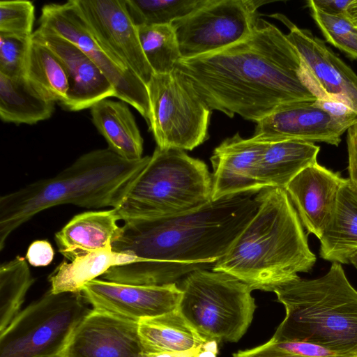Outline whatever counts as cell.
<instances>
[{
	"label": "cell",
	"mask_w": 357,
	"mask_h": 357,
	"mask_svg": "<svg viewBox=\"0 0 357 357\" xmlns=\"http://www.w3.org/2000/svg\"><path fill=\"white\" fill-rule=\"evenodd\" d=\"M259 192L211 200L173 216L124 221L112 248L135 262L112 267L101 278L162 285L195 271L212 268L257 212Z\"/></svg>",
	"instance_id": "cell-1"
},
{
	"label": "cell",
	"mask_w": 357,
	"mask_h": 357,
	"mask_svg": "<svg viewBox=\"0 0 357 357\" xmlns=\"http://www.w3.org/2000/svg\"><path fill=\"white\" fill-rule=\"evenodd\" d=\"M175 70L212 110L257 123L279 106L317 98L302 78L299 54L276 26L258 17L244 39L180 59Z\"/></svg>",
	"instance_id": "cell-2"
},
{
	"label": "cell",
	"mask_w": 357,
	"mask_h": 357,
	"mask_svg": "<svg viewBox=\"0 0 357 357\" xmlns=\"http://www.w3.org/2000/svg\"><path fill=\"white\" fill-rule=\"evenodd\" d=\"M258 199L255 216L211 269L234 276L252 290L274 291L309 272L316 256L284 189L264 188Z\"/></svg>",
	"instance_id": "cell-3"
},
{
	"label": "cell",
	"mask_w": 357,
	"mask_h": 357,
	"mask_svg": "<svg viewBox=\"0 0 357 357\" xmlns=\"http://www.w3.org/2000/svg\"><path fill=\"white\" fill-rule=\"evenodd\" d=\"M150 158L128 160L109 148L93 150L82 154L52 177L1 196L0 250L16 229L53 206L115 208Z\"/></svg>",
	"instance_id": "cell-4"
},
{
	"label": "cell",
	"mask_w": 357,
	"mask_h": 357,
	"mask_svg": "<svg viewBox=\"0 0 357 357\" xmlns=\"http://www.w3.org/2000/svg\"><path fill=\"white\" fill-rule=\"evenodd\" d=\"M273 292L286 314L272 338L357 355V290L340 264L333 262L318 278L298 277Z\"/></svg>",
	"instance_id": "cell-5"
},
{
	"label": "cell",
	"mask_w": 357,
	"mask_h": 357,
	"mask_svg": "<svg viewBox=\"0 0 357 357\" xmlns=\"http://www.w3.org/2000/svg\"><path fill=\"white\" fill-rule=\"evenodd\" d=\"M212 174L184 151L156 146L117 206L120 220H147L196 210L210 201Z\"/></svg>",
	"instance_id": "cell-6"
},
{
	"label": "cell",
	"mask_w": 357,
	"mask_h": 357,
	"mask_svg": "<svg viewBox=\"0 0 357 357\" xmlns=\"http://www.w3.org/2000/svg\"><path fill=\"white\" fill-rule=\"evenodd\" d=\"M178 310L206 341L237 342L257 308L252 289L222 271L197 270L182 280Z\"/></svg>",
	"instance_id": "cell-7"
},
{
	"label": "cell",
	"mask_w": 357,
	"mask_h": 357,
	"mask_svg": "<svg viewBox=\"0 0 357 357\" xmlns=\"http://www.w3.org/2000/svg\"><path fill=\"white\" fill-rule=\"evenodd\" d=\"M90 310L81 292L54 294L49 289L0 333V357L61 354Z\"/></svg>",
	"instance_id": "cell-8"
},
{
	"label": "cell",
	"mask_w": 357,
	"mask_h": 357,
	"mask_svg": "<svg viewBox=\"0 0 357 357\" xmlns=\"http://www.w3.org/2000/svg\"><path fill=\"white\" fill-rule=\"evenodd\" d=\"M146 87L158 147L191 151L208 138L211 110L176 70L153 74Z\"/></svg>",
	"instance_id": "cell-9"
},
{
	"label": "cell",
	"mask_w": 357,
	"mask_h": 357,
	"mask_svg": "<svg viewBox=\"0 0 357 357\" xmlns=\"http://www.w3.org/2000/svg\"><path fill=\"white\" fill-rule=\"evenodd\" d=\"M264 0H204L192 12L172 23L181 59L215 52L246 38Z\"/></svg>",
	"instance_id": "cell-10"
},
{
	"label": "cell",
	"mask_w": 357,
	"mask_h": 357,
	"mask_svg": "<svg viewBox=\"0 0 357 357\" xmlns=\"http://www.w3.org/2000/svg\"><path fill=\"white\" fill-rule=\"evenodd\" d=\"M46 27L79 47L102 70L116 91V98L134 107L150 121L148 91L144 82L133 73L117 64L88 29L74 0L44 5L39 20Z\"/></svg>",
	"instance_id": "cell-11"
},
{
	"label": "cell",
	"mask_w": 357,
	"mask_h": 357,
	"mask_svg": "<svg viewBox=\"0 0 357 357\" xmlns=\"http://www.w3.org/2000/svg\"><path fill=\"white\" fill-rule=\"evenodd\" d=\"M289 30L288 40L301 59L302 78L318 99L335 100L357 112V75L325 43L280 13L270 15Z\"/></svg>",
	"instance_id": "cell-12"
},
{
	"label": "cell",
	"mask_w": 357,
	"mask_h": 357,
	"mask_svg": "<svg viewBox=\"0 0 357 357\" xmlns=\"http://www.w3.org/2000/svg\"><path fill=\"white\" fill-rule=\"evenodd\" d=\"M93 37L114 61L146 85L154 74L125 0H74Z\"/></svg>",
	"instance_id": "cell-13"
},
{
	"label": "cell",
	"mask_w": 357,
	"mask_h": 357,
	"mask_svg": "<svg viewBox=\"0 0 357 357\" xmlns=\"http://www.w3.org/2000/svg\"><path fill=\"white\" fill-rule=\"evenodd\" d=\"M81 293L93 309L138 322L178 308L182 291L175 282L137 285L95 279Z\"/></svg>",
	"instance_id": "cell-14"
},
{
	"label": "cell",
	"mask_w": 357,
	"mask_h": 357,
	"mask_svg": "<svg viewBox=\"0 0 357 357\" xmlns=\"http://www.w3.org/2000/svg\"><path fill=\"white\" fill-rule=\"evenodd\" d=\"M138 322L91 309L73 333L63 357H144Z\"/></svg>",
	"instance_id": "cell-15"
},
{
	"label": "cell",
	"mask_w": 357,
	"mask_h": 357,
	"mask_svg": "<svg viewBox=\"0 0 357 357\" xmlns=\"http://www.w3.org/2000/svg\"><path fill=\"white\" fill-rule=\"evenodd\" d=\"M33 38L47 45L60 59L68 79L66 100L70 111L91 108L97 102L116 97L114 86L98 66L76 45L52 30L39 26Z\"/></svg>",
	"instance_id": "cell-16"
},
{
	"label": "cell",
	"mask_w": 357,
	"mask_h": 357,
	"mask_svg": "<svg viewBox=\"0 0 357 357\" xmlns=\"http://www.w3.org/2000/svg\"><path fill=\"white\" fill-rule=\"evenodd\" d=\"M313 102L279 106L256 123L253 136L267 142L294 139L338 146L347 130Z\"/></svg>",
	"instance_id": "cell-17"
},
{
	"label": "cell",
	"mask_w": 357,
	"mask_h": 357,
	"mask_svg": "<svg viewBox=\"0 0 357 357\" xmlns=\"http://www.w3.org/2000/svg\"><path fill=\"white\" fill-rule=\"evenodd\" d=\"M268 142L238 132L222 141L211 157L213 167L211 200L248 192H258L256 167Z\"/></svg>",
	"instance_id": "cell-18"
},
{
	"label": "cell",
	"mask_w": 357,
	"mask_h": 357,
	"mask_svg": "<svg viewBox=\"0 0 357 357\" xmlns=\"http://www.w3.org/2000/svg\"><path fill=\"white\" fill-rule=\"evenodd\" d=\"M344 181L339 173L317 162L298 173L284 189L303 226L319 240L331 220Z\"/></svg>",
	"instance_id": "cell-19"
},
{
	"label": "cell",
	"mask_w": 357,
	"mask_h": 357,
	"mask_svg": "<svg viewBox=\"0 0 357 357\" xmlns=\"http://www.w3.org/2000/svg\"><path fill=\"white\" fill-rule=\"evenodd\" d=\"M119 218L113 208L75 215L54 235L59 252L68 261L112 247L120 235Z\"/></svg>",
	"instance_id": "cell-20"
},
{
	"label": "cell",
	"mask_w": 357,
	"mask_h": 357,
	"mask_svg": "<svg viewBox=\"0 0 357 357\" xmlns=\"http://www.w3.org/2000/svg\"><path fill=\"white\" fill-rule=\"evenodd\" d=\"M268 142L256 167L255 177L260 190L285 189L298 173L317 162L320 147L312 142L294 139Z\"/></svg>",
	"instance_id": "cell-21"
},
{
	"label": "cell",
	"mask_w": 357,
	"mask_h": 357,
	"mask_svg": "<svg viewBox=\"0 0 357 357\" xmlns=\"http://www.w3.org/2000/svg\"><path fill=\"white\" fill-rule=\"evenodd\" d=\"M320 257L350 264L357 253V188L350 179L341 185L331 220L320 239Z\"/></svg>",
	"instance_id": "cell-22"
},
{
	"label": "cell",
	"mask_w": 357,
	"mask_h": 357,
	"mask_svg": "<svg viewBox=\"0 0 357 357\" xmlns=\"http://www.w3.org/2000/svg\"><path fill=\"white\" fill-rule=\"evenodd\" d=\"M90 109L92 121L110 150L128 160L143 158V138L125 102L105 98Z\"/></svg>",
	"instance_id": "cell-23"
},
{
	"label": "cell",
	"mask_w": 357,
	"mask_h": 357,
	"mask_svg": "<svg viewBox=\"0 0 357 357\" xmlns=\"http://www.w3.org/2000/svg\"><path fill=\"white\" fill-rule=\"evenodd\" d=\"M145 353L180 351L202 347L206 341L177 309L138 321Z\"/></svg>",
	"instance_id": "cell-24"
},
{
	"label": "cell",
	"mask_w": 357,
	"mask_h": 357,
	"mask_svg": "<svg viewBox=\"0 0 357 357\" xmlns=\"http://www.w3.org/2000/svg\"><path fill=\"white\" fill-rule=\"evenodd\" d=\"M54 102L44 96L26 77L0 74V118L6 123L34 124L49 119Z\"/></svg>",
	"instance_id": "cell-25"
},
{
	"label": "cell",
	"mask_w": 357,
	"mask_h": 357,
	"mask_svg": "<svg viewBox=\"0 0 357 357\" xmlns=\"http://www.w3.org/2000/svg\"><path fill=\"white\" fill-rule=\"evenodd\" d=\"M134 262L132 257L114 252L112 247L78 257L70 262L64 259L49 275L50 289L54 294L81 292L86 283L102 276L110 268Z\"/></svg>",
	"instance_id": "cell-26"
},
{
	"label": "cell",
	"mask_w": 357,
	"mask_h": 357,
	"mask_svg": "<svg viewBox=\"0 0 357 357\" xmlns=\"http://www.w3.org/2000/svg\"><path fill=\"white\" fill-rule=\"evenodd\" d=\"M26 77L47 98L65 102L68 79L58 56L44 43L31 37L26 64Z\"/></svg>",
	"instance_id": "cell-27"
},
{
	"label": "cell",
	"mask_w": 357,
	"mask_h": 357,
	"mask_svg": "<svg viewBox=\"0 0 357 357\" xmlns=\"http://www.w3.org/2000/svg\"><path fill=\"white\" fill-rule=\"evenodd\" d=\"M27 260L20 256L0 267V333L21 312L26 293L34 283Z\"/></svg>",
	"instance_id": "cell-28"
},
{
	"label": "cell",
	"mask_w": 357,
	"mask_h": 357,
	"mask_svg": "<svg viewBox=\"0 0 357 357\" xmlns=\"http://www.w3.org/2000/svg\"><path fill=\"white\" fill-rule=\"evenodd\" d=\"M144 56L154 74H168L181 58L176 33L172 24L137 27Z\"/></svg>",
	"instance_id": "cell-29"
},
{
	"label": "cell",
	"mask_w": 357,
	"mask_h": 357,
	"mask_svg": "<svg viewBox=\"0 0 357 357\" xmlns=\"http://www.w3.org/2000/svg\"><path fill=\"white\" fill-rule=\"evenodd\" d=\"M204 0H125L128 13L137 26L172 24Z\"/></svg>",
	"instance_id": "cell-30"
},
{
	"label": "cell",
	"mask_w": 357,
	"mask_h": 357,
	"mask_svg": "<svg viewBox=\"0 0 357 357\" xmlns=\"http://www.w3.org/2000/svg\"><path fill=\"white\" fill-rule=\"evenodd\" d=\"M233 357H357V355L333 351L303 342L276 340L271 338L256 347L239 350Z\"/></svg>",
	"instance_id": "cell-31"
},
{
	"label": "cell",
	"mask_w": 357,
	"mask_h": 357,
	"mask_svg": "<svg viewBox=\"0 0 357 357\" xmlns=\"http://www.w3.org/2000/svg\"><path fill=\"white\" fill-rule=\"evenodd\" d=\"M311 15L326 40L353 59H357V27L346 15L321 13L307 2Z\"/></svg>",
	"instance_id": "cell-32"
},
{
	"label": "cell",
	"mask_w": 357,
	"mask_h": 357,
	"mask_svg": "<svg viewBox=\"0 0 357 357\" xmlns=\"http://www.w3.org/2000/svg\"><path fill=\"white\" fill-rule=\"evenodd\" d=\"M34 6L24 0L0 1V34L31 39Z\"/></svg>",
	"instance_id": "cell-33"
},
{
	"label": "cell",
	"mask_w": 357,
	"mask_h": 357,
	"mask_svg": "<svg viewBox=\"0 0 357 357\" xmlns=\"http://www.w3.org/2000/svg\"><path fill=\"white\" fill-rule=\"evenodd\" d=\"M30 41L0 34V74L9 77L26 76Z\"/></svg>",
	"instance_id": "cell-34"
},
{
	"label": "cell",
	"mask_w": 357,
	"mask_h": 357,
	"mask_svg": "<svg viewBox=\"0 0 357 357\" xmlns=\"http://www.w3.org/2000/svg\"><path fill=\"white\" fill-rule=\"evenodd\" d=\"M313 104L326 112L347 130L357 123V112L342 102L317 98Z\"/></svg>",
	"instance_id": "cell-35"
},
{
	"label": "cell",
	"mask_w": 357,
	"mask_h": 357,
	"mask_svg": "<svg viewBox=\"0 0 357 357\" xmlns=\"http://www.w3.org/2000/svg\"><path fill=\"white\" fill-rule=\"evenodd\" d=\"M54 251L51 243L46 240L33 241L28 248L26 259L31 266H46L53 260Z\"/></svg>",
	"instance_id": "cell-36"
},
{
	"label": "cell",
	"mask_w": 357,
	"mask_h": 357,
	"mask_svg": "<svg viewBox=\"0 0 357 357\" xmlns=\"http://www.w3.org/2000/svg\"><path fill=\"white\" fill-rule=\"evenodd\" d=\"M349 178L357 188V123L347 130Z\"/></svg>",
	"instance_id": "cell-37"
},
{
	"label": "cell",
	"mask_w": 357,
	"mask_h": 357,
	"mask_svg": "<svg viewBox=\"0 0 357 357\" xmlns=\"http://www.w3.org/2000/svg\"><path fill=\"white\" fill-rule=\"evenodd\" d=\"M352 0H310L307 1L319 11L331 15H346Z\"/></svg>",
	"instance_id": "cell-38"
},
{
	"label": "cell",
	"mask_w": 357,
	"mask_h": 357,
	"mask_svg": "<svg viewBox=\"0 0 357 357\" xmlns=\"http://www.w3.org/2000/svg\"><path fill=\"white\" fill-rule=\"evenodd\" d=\"M202 347L180 351L144 353V357H197Z\"/></svg>",
	"instance_id": "cell-39"
},
{
	"label": "cell",
	"mask_w": 357,
	"mask_h": 357,
	"mask_svg": "<svg viewBox=\"0 0 357 357\" xmlns=\"http://www.w3.org/2000/svg\"><path fill=\"white\" fill-rule=\"evenodd\" d=\"M346 16L357 27V0H352L349 5L346 11Z\"/></svg>",
	"instance_id": "cell-40"
},
{
	"label": "cell",
	"mask_w": 357,
	"mask_h": 357,
	"mask_svg": "<svg viewBox=\"0 0 357 357\" xmlns=\"http://www.w3.org/2000/svg\"><path fill=\"white\" fill-rule=\"evenodd\" d=\"M218 353L202 349L197 357H216Z\"/></svg>",
	"instance_id": "cell-41"
},
{
	"label": "cell",
	"mask_w": 357,
	"mask_h": 357,
	"mask_svg": "<svg viewBox=\"0 0 357 357\" xmlns=\"http://www.w3.org/2000/svg\"><path fill=\"white\" fill-rule=\"evenodd\" d=\"M350 264H352L357 268V253L351 259Z\"/></svg>",
	"instance_id": "cell-42"
},
{
	"label": "cell",
	"mask_w": 357,
	"mask_h": 357,
	"mask_svg": "<svg viewBox=\"0 0 357 357\" xmlns=\"http://www.w3.org/2000/svg\"><path fill=\"white\" fill-rule=\"evenodd\" d=\"M45 357H63L61 354L51 356H45Z\"/></svg>",
	"instance_id": "cell-43"
}]
</instances>
